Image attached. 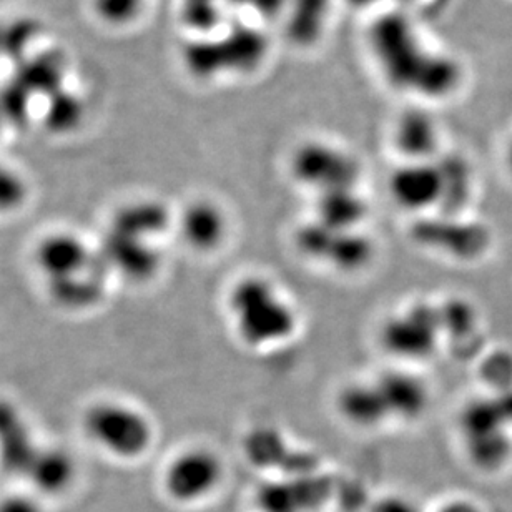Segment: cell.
I'll use <instances>...</instances> for the list:
<instances>
[{
	"label": "cell",
	"instance_id": "cell-1",
	"mask_svg": "<svg viewBox=\"0 0 512 512\" xmlns=\"http://www.w3.org/2000/svg\"><path fill=\"white\" fill-rule=\"evenodd\" d=\"M370 40L376 62L393 87L443 99L461 85L463 69L458 60L424 49L403 15L381 17L371 29Z\"/></svg>",
	"mask_w": 512,
	"mask_h": 512
},
{
	"label": "cell",
	"instance_id": "cell-2",
	"mask_svg": "<svg viewBox=\"0 0 512 512\" xmlns=\"http://www.w3.org/2000/svg\"><path fill=\"white\" fill-rule=\"evenodd\" d=\"M233 333L248 350H273L293 340L300 330V311L270 276L248 273L227 295Z\"/></svg>",
	"mask_w": 512,
	"mask_h": 512
},
{
	"label": "cell",
	"instance_id": "cell-3",
	"mask_svg": "<svg viewBox=\"0 0 512 512\" xmlns=\"http://www.w3.org/2000/svg\"><path fill=\"white\" fill-rule=\"evenodd\" d=\"M84 433L102 451L114 458L140 459L152 448V419L147 414L124 401L105 399L87 408L84 418Z\"/></svg>",
	"mask_w": 512,
	"mask_h": 512
},
{
	"label": "cell",
	"instance_id": "cell-4",
	"mask_svg": "<svg viewBox=\"0 0 512 512\" xmlns=\"http://www.w3.org/2000/svg\"><path fill=\"white\" fill-rule=\"evenodd\" d=\"M225 464L212 448L190 446L175 454L162 473L163 493L172 503L197 506L222 486Z\"/></svg>",
	"mask_w": 512,
	"mask_h": 512
},
{
	"label": "cell",
	"instance_id": "cell-5",
	"mask_svg": "<svg viewBox=\"0 0 512 512\" xmlns=\"http://www.w3.org/2000/svg\"><path fill=\"white\" fill-rule=\"evenodd\" d=\"M441 333V310L421 301L388 316L381 328V343L389 355L411 363L433 355Z\"/></svg>",
	"mask_w": 512,
	"mask_h": 512
},
{
	"label": "cell",
	"instance_id": "cell-6",
	"mask_svg": "<svg viewBox=\"0 0 512 512\" xmlns=\"http://www.w3.org/2000/svg\"><path fill=\"white\" fill-rule=\"evenodd\" d=\"M296 182L316 195L350 190L360 178V165L351 153L326 142H306L296 148L290 162Z\"/></svg>",
	"mask_w": 512,
	"mask_h": 512
},
{
	"label": "cell",
	"instance_id": "cell-7",
	"mask_svg": "<svg viewBox=\"0 0 512 512\" xmlns=\"http://www.w3.org/2000/svg\"><path fill=\"white\" fill-rule=\"evenodd\" d=\"M360 230H338L320 222H313L301 228L298 243L315 260L330 261L331 265L343 270H355L366 265L373 253L368 238Z\"/></svg>",
	"mask_w": 512,
	"mask_h": 512
},
{
	"label": "cell",
	"instance_id": "cell-8",
	"mask_svg": "<svg viewBox=\"0 0 512 512\" xmlns=\"http://www.w3.org/2000/svg\"><path fill=\"white\" fill-rule=\"evenodd\" d=\"M97 253L109 273L124 276L135 283L152 280L163 263L157 242L130 237L114 230H109Z\"/></svg>",
	"mask_w": 512,
	"mask_h": 512
},
{
	"label": "cell",
	"instance_id": "cell-9",
	"mask_svg": "<svg viewBox=\"0 0 512 512\" xmlns=\"http://www.w3.org/2000/svg\"><path fill=\"white\" fill-rule=\"evenodd\" d=\"M389 193L408 212H426L443 205V167L434 162H404L389 178Z\"/></svg>",
	"mask_w": 512,
	"mask_h": 512
},
{
	"label": "cell",
	"instance_id": "cell-10",
	"mask_svg": "<svg viewBox=\"0 0 512 512\" xmlns=\"http://www.w3.org/2000/svg\"><path fill=\"white\" fill-rule=\"evenodd\" d=\"M175 227L190 250L210 255L227 243L232 223L222 205L208 198H198L188 203L175 218Z\"/></svg>",
	"mask_w": 512,
	"mask_h": 512
},
{
	"label": "cell",
	"instance_id": "cell-11",
	"mask_svg": "<svg viewBox=\"0 0 512 512\" xmlns=\"http://www.w3.org/2000/svg\"><path fill=\"white\" fill-rule=\"evenodd\" d=\"M99 255L87 243L72 232L49 233L34 250V263L45 280H62L89 270Z\"/></svg>",
	"mask_w": 512,
	"mask_h": 512
},
{
	"label": "cell",
	"instance_id": "cell-12",
	"mask_svg": "<svg viewBox=\"0 0 512 512\" xmlns=\"http://www.w3.org/2000/svg\"><path fill=\"white\" fill-rule=\"evenodd\" d=\"M19 406L0 399V464L7 473L25 476L39 451Z\"/></svg>",
	"mask_w": 512,
	"mask_h": 512
},
{
	"label": "cell",
	"instance_id": "cell-13",
	"mask_svg": "<svg viewBox=\"0 0 512 512\" xmlns=\"http://www.w3.org/2000/svg\"><path fill=\"white\" fill-rule=\"evenodd\" d=\"M393 143L404 162H431L439 147L438 124L429 112L406 110L394 125Z\"/></svg>",
	"mask_w": 512,
	"mask_h": 512
},
{
	"label": "cell",
	"instance_id": "cell-14",
	"mask_svg": "<svg viewBox=\"0 0 512 512\" xmlns=\"http://www.w3.org/2000/svg\"><path fill=\"white\" fill-rule=\"evenodd\" d=\"M107 275L109 270L99 256L89 270L62 280L47 281L45 286L52 301L62 310L85 311L99 305V301L104 298Z\"/></svg>",
	"mask_w": 512,
	"mask_h": 512
},
{
	"label": "cell",
	"instance_id": "cell-15",
	"mask_svg": "<svg viewBox=\"0 0 512 512\" xmlns=\"http://www.w3.org/2000/svg\"><path fill=\"white\" fill-rule=\"evenodd\" d=\"M35 491L45 496H60L74 486L77 464L72 454L55 446H40L25 474Z\"/></svg>",
	"mask_w": 512,
	"mask_h": 512
},
{
	"label": "cell",
	"instance_id": "cell-16",
	"mask_svg": "<svg viewBox=\"0 0 512 512\" xmlns=\"http://www.w3.org/2000/svg\"><path fill=\"white\" fill-rule=\"evenodd\" d=\"M175 225L172 213L157 200H137L125 203L115 212L110 230L125 233L130 237L157 242Z\"/></svg>",
	"mask_w": 512,
	"mask_h": 512
},
{
	"label": "cell",
	"instance_id": "cell-17",
	"mask_svg": "<svg viewBox=\"0 0 512 512\" xmlns=\"http://www.w3.org/2000/svg\"><path fill=\"white\" fill-rule=\"evenodd\" d=\"M391 421H413L428 408V389L423 381L404 371H389L376 380Z\"/></svg>",
	"mask_w": 512,
	"mask_h": 512
},
{
	"label": "cell",
	"instance_id": "cell-18",
	"mask_svg": "<svg viewBox=\"0 0 512 512\" xmlns=\"http://www.w3.org/2000/svg\"><path fill=\"white\" fill-rule=\"evenodd\" d=\"M338 404L345 419L360 428H376L391 419L376 381L346 386L341 391Z\"/></svg>",
	"mask_w": 512,
	"mask_h": 512
},
{
	"label": "cell",
	"instance_id": "cell-19",
	"mask_svg": "<svg viewBox=\"0 0 512 512\" xmlns=\"http://www.w3.org/2000/svg\"><path fill=\"white\" fill-rule=\"evenodd\" d=\"M330 12V0H293L288 34L296 44L310 45L318 40Z\"/></svg>",
	"mask_w": 512,
	"mask_h": 512
},
{
	"label": "cell",
	"instance_id": "cell-20",
	"mask_svg": "<svg viewBox=\"0 0 512 512\" xmlns=\"http://www.w3.org/2000/svg\"><path fill=\"white\" fill-rule=\"evenodd\" d=\"M29 185L15 168L0 162V215H9L24 207Z\"/></svg>",
	"mask_w": 512,
	"mask_h": 512
},
{
	"label": "cell",
	"instance_id": "cell-21",
	"mask_svg": "<svg viewBox=\"0 0 512 512\" xmlns=\"http://www.w3.org/2000/svg\"><path fill=\"white\" fill-rule=\"evenodd\" d=\"M82 117V107L74 95L62 94L54 97L45 112V124L49 125L54 132H69L75 125L79 124Z\"/></svg>",
	"mask_w": 512,
	"mask_h": 512
},
{
	"label": "cell",
	"instance_id": "cell-22",
	"mask_svg": "<svg viewBox=\"0 0 512 512\" xmlns=\"http://www.w3.org/2000/svg\"><path fill=\"white\" fill-rule=\"evenodd\" d=\"M143 0H94L100 19L110 25H125L137 19Z\"/></svg>",
	"mask_w": 512,
	"mask_h": 512
},
{
	"label": "cell",
	"instance_id": "cell-23",
	"mask_svg": "<svg viewBox=\"0 0 512 512\" xmlns=\"http://www.w3.org/2000/svg\"><path fill=\"white\" fill-rule=\"evenodd\" d=\"M60 65L57 59H42L35 64H29L25 69L22 87L32 89L52 90L60 82Z\"/></svg>",
	"mask_w": 512,
	"mask_h": 512
},
{
	"label": "cell",
	"instance_id": "cell-24",
	"mask_svg": "<svg viewBox=\"0 0 512 512\" xmlns=\"http://www.w3.org/2000/svg\"><path fill=\"white\" fill-rule=\"evenodd\" d=\"M0 512H45V509L34 494L14 493L0 499Z\"/></svg>",
	"mask_w": 512,
	"mask_h": 512
},
{
	"label": "cell",
	"instance_id": "cell-25",
	"mask_svg": "<svg viewBox=\"0 0 512 512\" xmlns=\"http://www.w3.org/2000/svg\"><path fill=\"white\" fill-rule=\"evenodd\" d=\"M371 512H419L413 499L401 496V494H389L376 501Z\"/></svg>",
	"mask_w": 512,
	"mask_h": 512
},
{
	"label": "cell",
	"instance_id": "cell-26",
	"mask_svg": "<svg viewBox=\"0 0 512 512\" xmlns=\"http://www.w3.org/2000/svg\"><path fill=\"white\" fill-rule=\"evenodd\" d=\"M434 512H484V509L474 503L473 499L451 498L444 501Z\"/></svg>",
	"mask_w": 512,
	"mask_h": 512
},
{
	"label": "cell",
	"instance_id": "cell-27",
	"mask_svg": "<svg viewBox=\"0 0 512 512\" xmlns=\"http://www.w3.org/2000/svg\"><path fill=\"white\" fill-rule=\"evenodd\" d=\"M351 7H356V9H366V7H373V5L378 4L380 0H346Z\"/></svg>",
	"mask_w": 512,
	"mask_h": 512
},
{
	"label": "cell",
	"instance_id": "cell-28",
	"mask_svg": "<svg viewBox=\"0 0 512 512\" xmlns=\"http://www.w3.org/2000/svg\"><path fill=\"white\" fill-rule=\"evenodd\" d=\"M506 167H508L512 177V140L509 142L508 150H506Z\"/></svg>",
	"mask_w": 512,
	"mask_h": 512
},
{
	"label": "cell",
	"instance_id": "cell-29",
	"mask_svg": "<svg viewBox=\"0 0 512 512\" xmlns=\"http://www.w3.org/2000/svg\"><path fill=\"white\" fill-rule=\"evenodd\" d=\"M4 49V30L0 29V50Z\"/></svg>",
	"mask_w": 512,
	"mask_h": 512
}]
</instances>
